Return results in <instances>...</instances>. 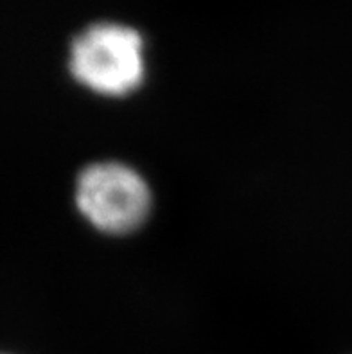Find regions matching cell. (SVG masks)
Here are the masks:
<instances>
[{"label":"cell","instance_id":"cell-1","mask_svg":"<svg viewBox=\"0 0 352 354\" xmlns=\"http://www.w3.org/2000/svg\"><path fill=\"white\" fill-rule=\"evenodd\" d=\"M72 77L95 94L120 97L142 85L144 40L133 27L115 22L89 26L68 50Z\"/></svg>","mask_w":352,"mask_h":354},{"label":"cell","instance_id":"cell-2","mask_svg":"<svg viewBox=\"0 0 352 354\" xmlns=\"http://www.w3.org/2000/svg\"><path fill=\"white\" fill-rule=\"evenodd\" d=\"M76 205L92 227L110 236H124L144 223L151 207L146 180L119 162L85 167L76 182Z\"/></svg>","mask_w":352,"mask_h":354}]
</instances>
